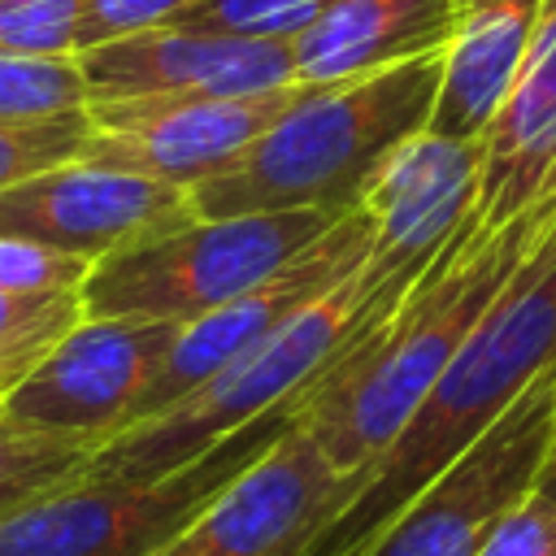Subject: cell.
<instances>
[{
  "instance_id": "24",
  "label": "cell",
  "mask_w": 556,
  "mask_h": 556,
  "mask_svg": "<svg viewBox=\"0 0 556 556\" xmlns=\"http://www.w3.org/2000/svg\"><path fill=\"white\" fill-rule=\"evenodd\" d=\"M195 0H87L83 4V26H78V52L139 35V30H156L178 22Z\"/></svg>"
},
{
  "instance_id": "9",
  "label": "cell",
  "mask_w": 556,
  "mask_h": 556,
  "mask_svg": "<svg viewBox=\"0 0 556 556\" xmlns=\"http://www.w3.org/2000/svg\"><path fill=\"white\" fill-rule=\"evenodd\" d=\"M343 504V473L295 417L156 556H304Z\"/></svg>"
},
{
  "instance_id": "8",
  "label": "cell",
  "mask_w": 556,
  "mask_h": 556,
  "mask_svg": "<svg viewBox=\"0 0 556 556\" xmlns=\"http://www.w3.org/2000/svg\"><path fill=\"white\" fill-rule=\"evenodd\" d=\"M182 321H135V317H83L17 387L0 400V421L83 434L109 443L126 430L130 408L165 361Z\"/></svg>"
},
{
  "instance_id": "12",
  "label": "cell",
  "mask_w": 556,
  "mask_h": 556,
  "mask_svg": "<svg viewBox=\"0 0 556 556\" xmlns=\"http://www.w3.org/2000/svg\"><path fill=\"white\" fill-rule=\"evenodd\" d=\"M482 182V139L413 135L361 191V213L374 222L369 269L387 282H417L447 239L469 222Z\"/></svg>"
},
{
  "instance_id": "16",
  "label": "cell",
  "mask_w": 556,
  "mask_h": 556,
  "mask_svg": "<svg viewBox=\"0 0 556 556\" xmlns=\"http://www.w3.org/2000/svg\"><path fill=\"white\" fill-rule=\"evenodd\" d=\"M543 0H456V30L443 48V78L430 135L482 139L495 122L521 56L534 39Z\"/></svg>"
},
{
  "instance_id": "7",
  "label": "cell",
  "mask_w": 556,
  "mask_h": 556,
  "mask_svg": "<svg viewBox=\"0 0 556 556\" xmlns=\"http://www.w3.org/2000/svg\"><path fill=\"white\" fill-rule=\"evenodd\" d=\"M304 91V83L256 96H135L96 100L91 139L78 161L143 174L169 187H200L235 165Z\"/></svg>"
},
{
  "instance_id": "10",
  "label": "cell",
  "mask_w": 556,
  "mask_h": 556,
  "mask_svg": "<svg viewBox=\"0 0 556 556\" xmlns=\"http://www.w3.org/2000/svg\"><path fill=\"white\" fill-rule=\"evenodd\" d=\"M195 222L182 187L70 161L0 191V239H22L78 261H104Z\"/></svg>"
},
{
  "instance_id": "26",
  "label": "cell",
  "mask_w": 556,
  "mask_h": 556,
  "mask_svg": "<svg viewBox=\"0 0 556 556\" xmlns=\"http://www.w3.org/2000/svg\"><path fill=\"white\" fill-rule=\"evenodd\" d=\"M539 482L556 491V439H552V452H547V465H543V478H539Z\"/></svg>"
},
{
  "instance_id": "1",
  "label": "cell",
  "mask_w": 556,
  "mask_h": 556,
  "mask_svg": "<svg viewBox=\"0 0 556 556\" xmlns=\"http://www.w3.org/2000/svg\"><path fill=\"white\" fill-rule=\"evenodd\" d=\"M556 369V222L513 269L504 291L478 317L452 365L408 417L400 439L369 469L352 504L313 539L304 556H365L395 513L439 478L504 408Z\"/></svg>"
},
{
  "instance_id": "18",
  "label": "cell",
  "mask_w": 556,
  "mask_h": 556,
  "mask_svg": "<svg viewBox=\"0 0 556 556\" xmlns=\"http://www.w3.org/2000/svg\"><path fill=\"white\" fill-rule=\"evenodd\" d=\"M83 317H87L83 291H56V295L0 291V378L4 387H17Z\"/></svg>"
},
{
  "instance_id": "4",
  "label": "cell",
  "mask_w": 556,
  "mask_h": 556,
  "mask_svg": "<svg viewBox=\"0 0 556 556\" xmlns=\"http://www.w3.org/2000/svg\"><path fill=\"white\" fill-rule=\"evenodd\" d=\"M339 217L343 213L321 208L195 217L169 235L96 261L83 282V313L135 321H195L269 282Z\"/></svg>"
},
{
  "instance_id": "15",
  "label": "cell",
  "mask_w": 556,
  "mask_h": 556,
  "mask_svg": "<svg viewBox=\"0 0 556 556\" xmlns=\"http://www.w3.org/2000/svg\"><path fill=\"white\" fill-rule=\"evenodd\" d=\"M456 30V0H330L291 35L295 83L330 87L443 52Z\"/></svg>"
},
{
  "instance_id": "6",
  "label": "cell",
  "mask_w": 556,
  "mask_h": 556,
  "mask_svg": "<svg viewBox=\"0 0 556 556\" xmlns=\"http://www.w3.org/2000/svg\"><path fill=\"white\" fill-rule=\"evenodd\" d=\"M556 439V374H543L500 421L430 478L365 556H478L491 530L539 486Z\"/></svg>"
},
{
  "instance_id": "14",
  "label": "cell",
  "mask_w": 556,
  "mask_h": 556,
  "mask_svg": "<svg viewBox=\"0 0 556 556\" xmlns=\"http://www.w3.org/2000/svg\"><path fill=\"white\" fill-rule=\"evenodd\" d=\"M556 165V0H543L521 70L482 135V182L473 222L495 230L517 217Z\"/></svg>"
},
{
  "instance_id": "3",
  "label": "cell",
  "mask_w": 556,
  "mask_h": 556,
  "mask_svg": "<svg viewBox=\"0 0 556 556\" xmlns=\"http://www.w3.org/2000/svg\"><path fill=\"white\" fill-rule=\"evenodd\" d=\"M443 78V52L378 70L365 78L304 87L295 104L222 174L191 187L195 217L348 213L378 165L430 126Z\"/></svg>"
},
{
  "instance_id": "2",
  "label": "cell",
  "mask_w": 556,
  "mask_h": 556,
  "mask_svg": "<svg viewBox=\"0 0 556 556\" xmlns=\"http://www.w3.org/2000/svg\"><path fill=\"white\" fill-rule=\"evenodd\" d=\"M408 287L413 282H387L382 274H374L365 256L343 282H334L313 304L274 326L217 378L96 447L74 482L148 486L195 465L217 443L235 439L243 426L278 408H304L308 391L348 352H356L369 334L382 330Z\"/></svg>"
},
{
  "instance_id": "23",
  "label": "cell",
  "mask_w": 556,
  "mask_h": 556,
  "mask_svg": "<svg viewBox=\"0 0 556 556\" xmlns=\"http://www.w3.org/2000/svg\"><path fill=\"white\" fill-rule=\"evenodd\" d=\"M91 274V261L61 256L39 243L0 239V291L13 295H56V291H83Z\"/></svg>"
},
{
  "instance_id": "11",
  "label": "cell",
  "mask_w": 556,
  "mask_h": 556,
  "mask_svg": "<svg viewBox=\"0 0 556 556\" xmlns=\"http://www.w3.org/2000/svg\"><path fill=\"white\" fill-rule=\"evenodd\" d=\"M369 243H374V222L361 208H348L308 252H300L269 282L252 287L248 295H239V300H230V304H222V308H213L195 321H182L165 361L156 365L152 382L143 387L139 404L130 408L126 426H135L143 417H156L161 408L178 404L182 395H191L195 387L217 378L230 361H239L274 326H282L291 313H300L321 291L343 282L369 256Z\"/></svg>"
},
{
  "instance_id": "19",
  "label": "cell",
  "mask_w": 556,
  "mask_h": 556,
  "mask_svg": "<svg viewBox=\"0 0 556 556\" xmlns=\"http://www.w3.org/2000/svg\"><path fill=\"white\" fill-rule=\"evenodd\" d=\"M87 104L91 91L78 56H26L0 48V122H35Z\"/></svg>"
},
{
  "instance_id": "21",
  "label": "cell",
  "mask_w": 556,
  "mask_h": 556,
  "mask_svg": "<svg viewBox=\"0 0 556 556\" xmlns=\"http://www.w3.org/2000/svg\"><path fill=\"white\" fill-rule=\"evenodd\" d=\"M330 0H195L169 26L213 30V35H248V39H291Z\"/></svg>"
},
{
  "instance_id": "20",
  "label": "cell",
  "mask_w": 556,
  "mask_h": 556,
  "mask_svg": "<svg viewBox=\"0 0 556 556\" xmlns=\"http://www.w3.org/2000/svg\"><path fill=\"white\" fill-rule=\"evenodd\" d=\"M91 139V113H56V117H35V122H0V191L48 174L56 165H70L83 156Z\"/></svg>"
},
{
  "instance_id": "5",
  "label": "cell",
  "mask_w": 556,
  "mask_h": 556,
  "mask_svg": "<svg viewBox=\"0 0 556 556\" xmlns=\"http://www.w3.org/2000/svg\"><path fill=\"white\" fill-rule=\"evenodd\" d=\"M300 408H278L195 465L148 486L70 482L0 517V556H156L235 473H243Z\"/></svg>"
},
{
  "instance_id": "13",
  "label": "cell",
  "mask_w": 556,
  "mask_h": 556,
  "mask_svg": "<svg viewBox=\"0 0 556 556\" xmlns=\"http://www.w3.org/2000/svg\"><path fill=\"white\" fill-rule=\"evenodd\" d=\"M91 104L135 96H256L295 83L291 39L156 26L78 52Z\"/></svg>"
},
{
  "instance_id": "28",
  "label": "cell",
  "mask_w": 556,
  "mask_h": 556,
  "mask_svg": "<svg viewBox=\"0 0 556 556\" xmlns=\"http://www.w3.org/2000/svg\"><path fill=\"white\" fill-rule=\"evenodd\" d=\"M552 374H556V369H552Z\"/></svg>"
},
{
  "instance_id": "27",
  "label": "cell",
  "mask_w": 556,
  "mask_h": 556,
  "mask_svg": "<svg viewBox=\"0 0 556 556\" xmlns=\"http://www.w3.org/2000/svg\"><path fill=\"white\" fill-rule=\"evenodd\" d=\"M4 391H9V387H4V378H0V400H4Z\"/></svg>"
},
{
  "instance_id": "17",
  "label": "cell",
  "mask_w": 556,
  "mask_h": 556,
  "mask_svg": "<svg viewBox=\"0 0 556 556\" xmlns=\"http://www.w3.org/2000/svg\"><path fill=\"white\" fill-rule=\"evenodd\" d=\"M100 443L0 421V517L70 486Z\"/></svg>"
},
{
  "instance_id": "22",
  "label": "cell",
  "mask_w": 556,
  "mask_h": 556,
  "mask_svg": "<svg viewBox=\"0 0 556 556\" xmlns=\"http://www.w3.org/2000/svg\"><path fill=\"white\" fill-rule=\"evenodd\" d=\"M87 0H0V48L26 56H78Z\"/></svg>"
},
{
  "instance_id": "25",
  "label": "cell",
  "mask_w": 556,
  "mask_h": 556,
  "mask_svg": "<svg viewBox=\"0 0 556 556\" xmlns=\"http://www.w3.org/2000/svg\"><path fill=\"white\" fill-rule=\"evenodd\" d=\"M478 556H556V491L539 482L491 530Z\"/></svg>"
}]
</instances>
